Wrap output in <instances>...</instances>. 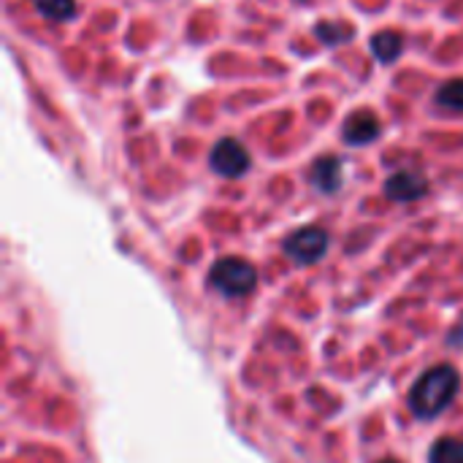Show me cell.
Masks as SVG:
<instances>
[{"instance_id":"obj_8","label":"cell","mask_w":463,"mask_h":463,"mask_svg":"<svg viewBox=\"0 0 463 463\" xmlns=\"http://www.w3.org/2000/svg\"><path fill=\"white\" fill-rule=\"evenodd\" d=\"M33 8H35L43 19H49V22H54V24L71 22V19H76V14H79L76 0H33Z\"/></svg>"},{"instance_id":"obj_9","label":"cell","mask_w":463,"mask_h":463,"mask_svg":"<svg viewBox=\"0 0 463 463\" xmlns=\"http://www.w3.org/2000/svg\"><path fill=\"white\" fill-rule=\"evenodd\" d=\"M437 103L448 111H458L463 114V79H450L439 87L437 92Z\"/></svg>"},{"instance_id":"obj_6","label":"cell","mask_w":463,"mask_h":463,"mask_svg":"<svg viewBox=\"0 0 463 463\" xmlns=\"http://www.w3.org/2000/svg\"><path fill=\"white\" fill-rule=\"evenodd\" d=\"M312 182H315L317 190H323V193L339 190V184H342V160L334 157V155L320 157V160L315 163V168H312Z\"/></svg>"},{"instance_id":"obj_10","label":"cell","mask_w":463,"mask_h":463,"mask_svg":"<svg viewBox=\"0 0 463 463\" xmlns=\"http://www.w3.org/2000/svg\"><path fill=\"white\" fill-rule=\"evenodd\" d=\"M317 35H320L326 43L336 46V43L347 41V38L353 35V30L345 27V24H336V22H326V24H317Z\"/></svg>"},{"instance_id":"obj_2","label":"cell","mask_w":463,"mask_h":463,"mask_svg":"<svg viewBox=\"0 0 463 463\" xmlns=\"http://www.w3.org/2000/svg\"><path fill=\"white\" fill-rule=\"evenodd\" d=\"M380 133H383L380 117H377L374 111H369V109H361V111L350 114L347 122H345V141L353 144V146L369 144V141H374Z\"/></svg>"},{"instance_id":"obj_7","label":"cell","mask_w":463,"mask_h":463,"mask_svg":"<svg viewBox=\"0 0 463 463\" xmlns=\"http://www.w3.org/2000/svg\"><path fill=\"white\" fill-rule=\"evenodd\" d=\"M372 52L380 62H396L404 52V35L399 30H383L372 38Z\"/></svg>"},{"instance_id":"obj_4","label":"cell","mask_w":463,"mask_h":463,"mask_svg":"<svg viewBox=\"0 0 463 463\" xmlns=\"http://www.w3.org/2000/svg\"><path fill=\"white\" fill-rule=\"evenodd\" d=\"M328 247V236L320 228H304L298 233L290 236L288 241V252L296 255L298 260H317Z\"/></svg>"},{"instance_id":"obj_5","label":"cell","mask_w":463,"mask_h":463,"mask_svg":"<svg viewBox=\"0 0 463 463\" xmlns=\"http://www.w3.org/2000/svg\"><path fill=\"white\" fill-rule=\"evenodd\" d=\"M214 279L225 293H241V290H247L252 285L255 274H252V269L241 266L239 260H222L214 269Z\"/></svg>"},{"instance_id":"obj_1","label":"cell","mask_w":463,"mask_h":463,"mask_svg":"<svg viewBox=\"0 0 463 463\" xmlns=\"http://www.w3.org/2000/svg\"><path fill=\"white\" fill-rule=\"evenodd\" d=\"M250 163H252V157H250L247 146L239 138H231V136L220 138L212 146V155H209L212 171H217L225 179H239L241 174H247Z\"/></svg>"},{"instance_id":"obj_3","label":"cell","mask_w":463,"mask_h":463,"mask_svg":"<svg viewBox=\"0 0 463 463\" xmlns=\"http://www.w3.org/2000/svg\"><path fill=\"white\" fill-rule=\"evenodd\" d=\"M429 190V182L423 174L418 171H396L388 182H385V193L393 198V201H415L420 198L423 193Z\"/></svg>"}]
</instances>
